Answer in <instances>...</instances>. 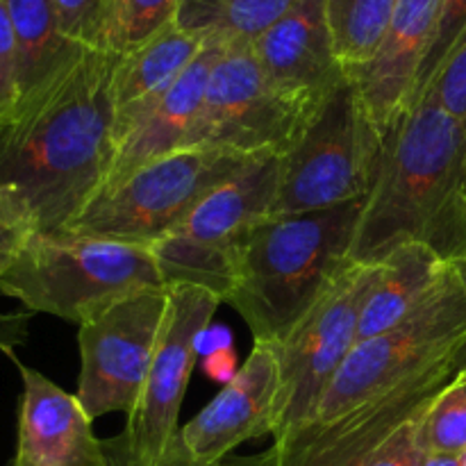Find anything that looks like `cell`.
I'll use <instances>...</instances> for the list:
<instances>
[{
    "label": "cell",
    "instance_id": "cell-23",
    "mask_svg": "<svg viewBox=\"0 0 466 466\" xmlns=\"http://www.w3.org/2000/svg\"><path fill=\"white\" fill-rule=\"evenodd\" d=\"M399 0H326L335 53L346 73L371 62Z\"/></svg>",
    "mask_w": 466,
    "mask_h": 466
},
{
    "label": "cell",
    "instance_id": "cell-25",
    "mask_svg": "<svg viewBox=\"0 0 466 466\" xmlns=\"http://www.w3.org/2000/svg\"><path fill=\"white\" fill-rule=\"evenodd\" d=\"M423 435L431 453L460 455L466 451V355L462 367L428 405Z\"/></svg>",
    "mask_w": 466,
    "mask_h": 466
},
{
    "label": "cell",
    "instance_id": "cell-28",
    "mask_svg": "<svg viewBox=\"0 0 466 466\" xmlns=\"http://www.w3.org/2000/svg\"><path fill=\"white\" fill-rule=\"evenodd\" d=\"M428 408L419 410L414 417L400 423L371 455L367 466H423L428 458L426 435H423V414Z\"/></svg>",
    "mask_w": 466,
    "mask_h": 466
},
{
    "label": "cell",
    "instance_id": "cell-19",
    "mask_svg": "<svg viewBox=\"0 0 466 466\" xmlns=\"http://www.w3.org/2000/svg\"><path fill=\"white\" fill-rule=\"evenodd\" d=\"M205 48L200 36L171 21L157 35L118 55L114 71V100H116V137L148 103L164 94Z\"/></svg>",
    "mask_w": 466,
    "mask_h": 466
},
{
    "label": "cell",
    "instance_id": "cell-31",
    "mask_svg": "<svg viewBox=\"0 0 466 466\" xmlns=\"http://www.w3.org/2000/svg\"><path fill=\"white\" fill-rule=\"evenodd\" d=\"M62 32L76 44L94 48L105 0H53Z\"/></svg>",
    "mask_w": 466,
    "mask_h": 466
},
{
    "label": "cell",
    "instance_id": "cell-30",
    "mask_svg": "<svg viewBox=\"0 0 466 466\" xmlns=\"http://www.w3.org/2000/svg\"><path fill=\"white\" fill-rule=\"evenodd\" d=\"M18 100H21V80H18L16 39L7 9L0 0V123L12 116Z\"/></svg>",
    "mask_w": 466,
    "mask_h": 466
},
{
    "label": "cell",
    "instance_id": "cell-14",
    "mask_svg": "<svg viewBox=\"0 0 466 466\" xmlns=\"http://www.w3.org/2000/svg\"><path fill=\"white\" fill-rule=\"evenodd\" d=\"M280 360L273 344H255L223 390L180 428L168 453L191 464H217L237 446L276 432Z\"/></svg>",
    "mask_w": 466,
    "mask_h": 466
},
{
    "label": "cell",
    "instance_id": "cell-37",
    "mask_svg": "<svg viewBox=\"0 0 466 466\" xmlns=\"http://www.w3.org/2000/svg\"><path fill=\"white\" fill-rule=\"evenodd\" d=\"M453 271L458 273V278H460V280H462V285L466 287V259H462V262H458V264H455V267H453Z\"/></svg>",
    "mask_w": 466,
    "mask_h": 466
},
{
    "label": "cell",
    "instance_id": "cell-4",
    "mask_svg": "<svg viewBox=\"0 0 466 466\" xmlns=\"http://www.w3.org/2000/svg\"><path fill=\"white\" fill-rule=\"evenodd\" d=\"M167 287L150 246L94 239L76 232H35L0 278V296L27 312L82 326L109 305L144 289Z\"/></svg>",
    "mask_w": 466,
    "mask_h": 466
},
{
    "label": "cell",
    "instance_id": "cell-36",
    "mask_svg": "<svg viewBox=\"0 0 466 466\" xmlns=\"http://www.w3.org/2000/svg\"><path fill=\"white\" fill-rule=\"evenodd\" d=\"M423 466H460L458 455H441V453H428Z\"/></svg>",
    "mask_w": 466,
    "mask_h": 466
},
{
    "label": "cell",
    "instance_id": "cell-24",
    "mask_svg": "<svg viewBox=\"0 0 466 466\" xmlns=\"http://www.w3.org/2000/svg\"><path fill=\"white\" fill-rule=\"evenodd\" d=\"M182 0H105L94 48L126 55L176 21Z\"/></svg>",
    "mask_w": 466,
    "mask_h": 466
},
{
    "label": "cell",
    "instance_id": "cell-18",
    "mask_svg": "<svg viewBox=\"0 0 466 466\" xmlns=\"http://www.w3.org/2000/svg\"><path fill=\"white\" fill-rule=\"evenodd\" d=\"M221 50L223 46L205 44L187 71L159 98L146 105L132 118L130 126L116 137V155L105 187L123 180L144 164L187 148L196 116L203 105L209 73Z\"/></svg>",
    "mask_w": 466,
    "mask_h": 466
},
{
    "label": "cell",
    "instance_id": "cell-13",
    "mask_svg": "<svg viewBox=\"0 0 466 466\" xmlns=\"http://www.w3.org/2000/svg\"><path fill=\"white\" fill-rule=\"evenodd\" d=\"M460 367L412 378L341 417L305 423L273 440L267 451L268 462L271 466H367L378 446L400 423L428 408Z\"/></svg>",
    "mask_w": 466,
    "mask_h": 466
},
{
    "label": "cell",
    "instance_id": "cell-21",
    "mask_svg": "<svg viewBox=\"0 0 466 466\" xmlns=\"http://www.w3.org/2000/svg\"><path fill=\"white\" fill-rule=\"evenodd\" d=\"M18 55L21 98L57 73L85 46L68 39L53 0H3Z\"/></svg>",
    "mask_w": 466,
    "mask_h": 466
},
{
    "label": "cell",
    "instance_id": "cell-9",
    "mask_svg": "<svg viewBox=\"0 0 466 466\" xmlns=\"http://www.w3.org/2000/svg\"><path fill=\"white\" fill-rule=\"evenodd\" d=\"M382 273V264H350L276 344L280 360V394L273 440L314 421L323 396L353 353L362 309Z\"/></svg>",
    "mask_w": 466,
    "mask_h": 466
},
{
    "label": "cell",
    "instance_id": "cell-1",
    "mask_svg": "<svg viewBox=\"0 0 466 466\" xmlns=\"http://www.w3.org/2000/svg\"><path fill=\"white\" fill-rule=\"evenodd\" d=\"M118 55L80 48L0 123V187L25 198L39 232H62L107 182L116 155Z\"/></svg>",
    "mask_w": 466,
    "mask_h": 466
},
{
    "label": "cell",
    "instance_id": "cell-6",
    "mask_svg": "<svg viewBox=\"0 0 466 466\" xmlns=\"http://www.w3.org/2000/svg\"><path fill=\"white\" fill-rule=\"evenodd\" d=\"M466 355V287L451 271L431 299L390 330L355 344L314 421H328L412 378L460 367Z\"/></svg>",
    "mask_w": 466,
    "mask_h": 466
},
{
    "label": "cell",
    "instance_id": "cell-11",
    "mask_svg": "<svg viewBox=\"0 0 466 466\" xmlns=\"http://www.w3.org/2000/svg\"><path fill=\"white\" fill-rule=\"evenodd\" d=\"M168 308V287L144 289L109 305L77 328V399L91 419L130 417L139 405Z\"/></svg>",
    "mask_w": 466,
    "mask_h": 466
},
{
    "label": "cell",
    "instance_id": "cell-16",
    "mask_svg": "<svg viewBox=\"0 0 466 466\" xmlns=\"http://www.w3.org/2000/svg\"><path fill=\"white\" fill-rule=\"evenodd\" d=\"M18 441L12 466H109L105 441L76 394H68L36 369L23 367Z\"/></svg>",
    "mask_w": 466,
    "mask_h": 466
},
{
    "label": "cell",
    "instance_id": "cell-26",
    "mask_svg": "<svg viewBox=\"0 0 466 466\" xmlns=\"http://www.w3.org/2000/svg\"><path fill=\"white\" fill-rule=\"evenodd\" d=\"M35 232L39 226L25 198L12 187H0V278L12 268Z\"/></svg>",
    "mask_w": 466,
    "mask_h": 466
},
{
    "label": "cell",
    "instance_id": "cell-38",
    "mask_svg": "<svg viewBox=\"0 0 466 466\" xmlns=\"http://www.w3.org/2000/svg\"><path fill=\"white\" fill-rule=\"evenodd\" d=\"M458 458H460V466H466V451H464V453H460Z\"/></svg>",
    "mask_w": 466,
    "mask_h": 466
},
{
    "label": "cell",
    "instance_id": "cell-8",
    "mask_svg": "<svg viewBox=\"0 0 466 466\" xmlns=\"http://www.w3.org/2000/svg\"><path fill=\"white\" fill-rule=\"evenodd\" d=\"M280 191V155L255 157L214 187L150 250L167 287L194 285L226 303L241 237L271 217Z\"/></svg>",
    "mask_w": 466,
    "mask_h": 466
},
{
    "label": "cell",
    "instance_id": "cell-22",
    "mask_svg": "<svg viewBox=\"0 0 466 466\" xmlns=\"http://www.w3.org/2000/svg\"><path fill=\"white\" fill-rule=\"evenodd\" d=\"M300 0H182L176 23L205 44L250 46Z\"/></svg>",
    "mask_w": 466,
    "mask_h": 466
},
{
    "label": "cell",
    "instance_id": "cell-34",
    "mask_svg": "<svg viewBox=\"0 0 466 466\" xmlns=\"http://www.w3.org/2000/svg\"><path fill=\"white\" fill-rule=\"evenodd\" d=\"M239 371V358H237L235 346L230 349H221L212 355H205L203 358V373L214 382H221L228 385L232 378Z\"/></svg>",
    "mask_w": 466,
    "mask_h": 466
},
{
    "label": "cell",
    "instance_id": "cell-32",
    "mask_svg": "<svg viewBox=\"0 0 466 466\" xmlns=\"http://www.w3.org/2000/svg\"><path fill=\"white\" fill-rule=\"evenodd\" d=\"M105 453H107L109 466H144L137 462L135 458L130 455L127 451L126 441H123V435L112 437V440H105ZM155 466H271L268 462V453L259 455H246V458H232V460H221L217 464H191L187 460L177 458V455H171V458L164 460L162 464H155Z\"/></svg>",
    "mask_w": 466,
    "mask_h": 466
},
{
    "label": "cell",
    "instance_id": "cell-20",
    "mask_svg": "<svg viewBox=\"0 0 466 466\" xmlns=\"http://www.w3.org/2000/svg\"><path fill=\"white\" fill-rule=\"evenodd\" d=\"M449 271V264L426 246L408 244L394 250L382 262L380 278L364 305L358 341L380 335L410 317L431 299Z\"/></svg>",
    "mask_w": 466,
    "mask_h": 466
},
{
    "label": "cell",
    "instance_id": "cell-7",
    "mask_svg": "<svg viewBox=\"0 0 466 466\" xmlns=\"http://www.w3.org/2000/svg\"><path fill=\"white\" fill-rule=\"evenodd\" d=\"M250 159L255 157L217 148H180L103 187L66 230L94 239L153 246Z\"/></svg>",
    "mask_w": 466,
    "mask_h": 466
},
{
    "label": "cell",
    "instance_id": "cell-15",
    "mask_svg": "<svg viewBox=\"0 0 466 466\" xmlns=\"http://www.w3.org/2000/svg\"><path fill=\"white\" fill-rule=\"evenodd\" d=\"M250 50L276 89L309 105H321L349 77L335 53L326 0H300Z\"/></svg>",
    "mask_w": 466,
    "mask_h": 466
},
{
    "label": "cell",
    "instance_id": "cell-27",
    "mask_svg": "<svg viewBox=\"0 0 466 466\" xmlns=\"http://www.w3.org/2000/svg\"><path fill=\"white\" fill-rule=\"evenodd\" d=\"M464 32H466V0H441L435 36H432V44L431 48H428L426 59H423L421 64V71H419L417 98L426 91V86L431 85L435 73L440 71V66L444 64V59L449 57L451 50L455 48V44L462 39ZM414 103H417V100H414Z\"/></svg>",
    "mask_w": 466,
    "mask_h": 466
},
{
    "label": "cell",
    "instance_id": "cell-10",
    "mask_svg": "<svg viewBox=\"0 0 466 466\" xmlns=\"http://www.w3.org/2000/svg\"><path fill=\"white\" fill-rule=\"evenodd\" d=\"M317 107L276 89L250 46H223L187 148H217L244 157L285 155Z\"/></svg>",
    "mask_w": 466,
    "mask_h": 466
},
{
    "label": "cell",
    "instance_id": "cell-29",
    "mask_svg": "<svg viewBox=\"0 0 466 466\" xmlns=\"http://www.w3.org/2000/svg\"><path fill=\"white\" fill-rule=\"evenodd\" d=\"M423 94L435 96L441 107L453 114L466 127V32L462 39L455 44V48L451 50L449 57L444 59V64L435 73V77H432Z\"/></svg>",
    "mask_w": 466,
    "mask_h": 466
},
{
    "label": "cell",
    "instance_id": "cell-3",
    "mask_svg": "<svg viewBox=\"0 0 466 466\" xmlns=\"http://www.w3.org/2000/svg\"><path fill=\"white\" fill-rule=\"evenodd\" d=\"M364 198L330 209L267 217L237 244L226 303L255 344H280L350 267Z\"/></svg>",
    "mask_w": 466,
    "mask_h": 466
},
{
    "label": "cell",
    "instance_id": "cell-35",
    "mask_svg": "<svg viewBox=\"0 0 466 466\" xmlns=\"http://www.w3.org/2000/svg\"><path fill=\"white\" fill-rule=\"evenodd\" d=\"M230 346H232L230 328L218 326V323L217 326H214V323H209V326L205 328L198 337V353H203V355H212L221 349H230Z\"/></svg>",
    "mask_w": 466,
    "mask_h": 466
},
{
    "label": "cell",
    "instance_id": "cell-5",
    "mask_svg": "<svg viewBox=\"0 0 466 466\" xmlns=\"http://www.w3.org/2000/svg\"><path fill=\"white\" fill-rule=\"evenodd\" d=\"M385 139L349 76L280 155V191L271 217L367 198L380 171Z\"/></svg>",
    "mask_w": 466,
    "mask_h": 466
},
{
    "label": "cell",
    "instance_id": "cell-17",
    "mask_svg": "<svg viewBox=\"0 0 466 466\" xmlns=\"http://www.w3.org/2000/svg\"><path fill=\"white\" fill-rule=\"evenodd\" d=\"M441 0H399L371 62L349 73L382 135L417 100L421 64L435 36Z\"/></svg>",
    "mask_w": 466,
    "mask_h": 466
},
{
    "label": "cell",
    "instance_id": "cell-12",
    "mask_svg": "<svg viewBox=\"0 0 466 466\" xmlns=\"http://www.w3.org/2000/svg\"><path fill=\"white\" fill-rule=\"evenodd\" d=\"M223 300L194 285L168 287V308L150 364L148 380L121 432L132 458L144 466L162 464L180 435V410L198 355V337Z\"/></svg>",
    "mask_w": 466,
    "mask_h": 466
},
{
    "label": "cell",
    "instance_id": "cell-33",
    "mask_svg": "<svg viewBox=\"0 0 466 466\" xmlns=\"http://www.w3.org/2000/svg\"><path fill=\"white\" fill-rule=\"evenodd\" d=\"M30 319L32 312L0 314V350L3 353L12 355L14 349L25 344Z\"/></svg>",
    "mask_w": 466,
    "mask_h": 466
},
{
    "label": "cell",
    "instance_id": "cell-2",
    "mask_svg": "<svg viewBox=\"0 0 466 466\" xmlns=\"http://www.w3.org/2000/svg\"><path fill=\"white\" fill-rule=\"evenodd\" d=\"M408 244L426 246L449 267L466 259V127L432 94L387 135L350 262L382 264Z\"/></svg>",
    "mask_w": 466,
    "mask_h": 466
}]
</instances>
